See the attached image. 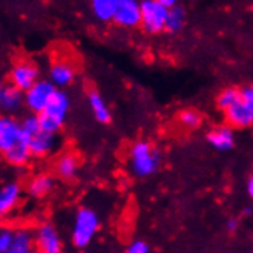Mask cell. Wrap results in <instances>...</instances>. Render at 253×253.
<instances>
[{
    "mask_svg": "<svg viewBox=\"0 0 253 253\" xmlns=\"http://www.w3.org/2000/svg\"><path fill=\"white\" fill-rule=\"evenodd\" d=\"M0 157L14 169H23L33 160L17 117L0 114Z\"/></svg>",
    "mask_w": 253,
    "mask_h": 253,
    "instance_id": "1",
    "label": "cell"
},
{
    "mask_svg": "<svg viewBox=\"0 0 253 253\" xmlns=\"http://www.w3.org/2000/svg\"><path fill=\"white\" fill-rule=\"evenodd\" d=\"M161 160L160 149L147 140H138L129 149V170L140 180L155 175L160 170Z\"/></svg>",
    "mask_w": 253,
    "mask_h": 253,
    "instance_id": "2",
    "label": "cell"
},
{
    "mask_svg": "<svg viewBox=\"0 0 253 253\" xmlns=\"http://www.w3.org/2000/svg\"><path fill=\"white\" fill-rule=\"evenodd\" d=\"M101 227V219L95 209L89 206H80L74 213L71 227V243L80 250L92 244Z\"/></svg>",
    "mask_w": 253,
    "mask_h": 253,
    "instance_id": "3",
    "label": "cell"
},
{
    "mask_svg": "<svg viewBox=\"0 0 253 253\" xmlns=\"http://www.w3.org/2000/svg\"><path fill=\"white\" fill-rule=\"evenodd\" d=\"M71 111V98L66 91L63 89H57L52 98L49 100L48 106L39 115L40 126L43 130L51 133H60L63 129L68 115Z\"/></svg>",
    "mask_w": 253,
    "mask_h": 253,
    "instance_id": "4",
    "label": "cell"
},
{
    "mask_svg": "<svg viewBox=\"0 0 253 253\" xmlns=\"http://www.w3.org/2000/svg\"><path fill=\"white\" fill-rule=\"evenodd\" d=\"M227 125L233 129H247L253 126V84L240 87L236 101L224 112Z\"/></svg>",
    "mask_w": 253,
    "mask_h": 253,
    "instance_id": "5",
    "label": "cell"
},
{
    "mask_svg": "<svg viewBox=\"0 0 253 253\" xmlns=\"http://www.w3.org/2000/svg\"><path fill=\"white\" fill-rule=\"evenodd\" d=\"M33 236L37 253H63V238L51 221H40L33 229Z\"/></svg>",
    "mask_w": 253,
    "mask_h": 253,
    "instance_id": "6",
    "label": "cell"
},
{
    "mask_svg": "<svg viewBox=\"0 0 253 253\" xmlns=\"http://www.w3.org/2000/svg\"><path fill=\"white\" fill-rule=\"evenodd\" d=\"M141 5V28L143 31L155 36L166 31L169 8L158 3L157 0H140Z\"/></svg>",
    "mask_w": 253,
    "mask_h": 253,
    "instance_id": "7",
    "label": "cell"
},
{
    "mask_svg": "<svg viewBox=\"0 0 253 253\" xmlns=\"http://www.w3.org/2000/svg\"><path fill=\"white\" fill-rule=\"evenodd\" d=\"M39 66L29 60V58H19L12 63L9 74H8V84H12L14 87L20 89L26 92L29 87H33L40 79Z\"/></svg>",
    "mask_w": 253,
    "mask_h": 253,
    "instance_id": "8",
    "label": "cell"
},
{
    "mask_svg": "<svg viewBox=\"0 0 253 253\" xmlns=\"http://www.w3.org/2000/svg\"><path fill=\"white\" fill-rule=\"evenodd\" d=\"M26 141H28L33 158L36 160L49 158L58 151V147H60V143H62L60 133H51V132L43 130L42 127L33 132L31 135H28Z\"/></svg>",
    "mask_w": 253,
    "mask_h": 253,
    "instance_id": "9",
    "label": "cell"
},
{
    "mask_svg": "<svg viewBox=\"0 0 253 253\" xmlns=\"http://www.w3.org/2000/svg\"><path fill=\"white\" fill-rule=\"evenodd\" d=\"M57 87L51 83V80L40 79L33 87L25 92V108L29 114L40 115L44 108L48 106L49 100L55 94Z\"/></svg>",
    "mask_w": 253,
    "mask_h": 253,
    "instance_id": "10",
    "label": "cell"
},
{
    "mask_svg": "<svg viewBox=\"0 0 253 253\" xmlns=\"http://www.w3.org/2000/svg\"><path fill=\"white\" fill-rule=\"evenodd\" d=\"M25 193L20 181L11 180L0 184V219H5L19 209Z\"/></svg>",
    "mask_w": 253,
    "mask_h": 253,
    "instance_id": "11",
    "label": "cell"
},
{
    "mask_svg": "<svg viewBox=\"0 0 253 253\" xmlns=\"http://www.w3.org/2000/svg\"><path fill=\"white\" fill-rule=\"evenodd\" d=\"M77 77V68L68 57H58L49 66V80L57 89H65Z\"/></svg>",
    "mask_w": 253,
    "mask_h": 253,
    "instance_id": "12",
    "label": "cell"
},
{
    "mask_svg": "<svg viewBox=\"0 0 253 253\" xmlns=\"http://www.w3.org/2000/svg\"><path fill=\"white\" fill-rule=\"evenodd\" d=\"M117 26L132 29L141 25L140 0H120L112 20Z\"/></svg>",
    "mask_w": 253,
    "mask_h": 253,
    "instance_id": "13",
    "label": "cell"
},
{
    "mask_svg": "<svg viewBox=\"0 0 253 253\" xmlns=\"http://www.w3.org/2000/svg\"><path fill=\"white\" fill-rule=\"evenodd\" d=\"M80 172V158L76 152L65 151L58 154L54 161V175L62 181H74Z\"/></svg>",
    "mask_w": 253,
    "mask_h": 253,
    "instance_id": "14",
    "label": "cell"
},
{
    "mask_svg": "<svg viewBox=\"0 0 253 253\" xmlns=\"http://www.w3.org/2000/svg\"><path fill=\"white\" fill-rule=\"evenodd\" d=\"M206 141L218 152H229L235 147V143H236L235 130L229 125L213 126L206 133Z\"/></svg>",
    "mask_w": 253,
    "mask_h": 253,
    "instance_id": "15",
    "label": "cell"
},
{
    "mask_svg": "<svg viewBox=\"0 0 253 253\" xmlns=\"http://www.w3.org/2000/svg\"><path fill=\"white\" fill-rule=\"evenodd\" d=\"M55 189V176L48 172H40L28 178L25 184V192L29 198L33 200H43L49 197Z\"/></svg>",
    "mask_w": 253,
    "mask_h": 253,
    "instance_id": "16",
    "label": "cell"
},
{
    "mask_svg": "<svg viewBox=\"0 0 253 253\" xmlns=\"http://www.w3.org/2000/svg\"><path fill=\"white\" fill-rule=\"evenodd\" d=\"M25 108V92L14 87L12 84H6L5 91L0 100V114L16 117Z\"/></svg>",
    "mask_w": 253,
    "mask_h": 253,
    "instance_id": "17",
    "label": "cell"
},
{
    "mask_svg": "<svg viewBox=\"0 0 253 253\" xmlns=\"http://www.w3.org/2000/svg\"><path fill=\"white\" fill-rule=\"evenodd\" d=\"M87 105H89V109H91L94 118L100 125L111 123V120H112L111 109L108 106L106 100L103 98L101 94L98 91H95V89H91V91L87 92Z\"/></svg>",
    "mask_w": 253,
    "mask_h": 253,
    "instance_id": "18",
    "label": "cell"
},
{
    "mask_svg": "<svg viewBox=\"0 0 253 253\" xmlns=\"http://www.w3.org/2000/svg\"><path fill=\"white\" fill-rule=\"evenodd\" d=\"M34 250V236L33 229L29 227H17L14 232V240L6 253H29Z\"/></svg>",
    "mask_w": 253,
    "mask_h": 253,
    "instance_id": "19",
    "label": "cell"
},
{
    "mask_svg": "<svg viewBox=\"0 0 253 253\" xmlns=\"http://www.w3.org/2000/svg\"><path fill=\"white\" fill-rule=\"evenodd\" d=\"M120 0H91L94 16L100 22H112Z\"/></svg>",
    "mask_w": 253,
    "mask_h": 253,
    "instance_id": "20",
    "label": "cell"
},
{
    "mask_svg": "<svg viewBox=\"0 0 253 253\" xmlns=\"http://www.w3.org/2000/svg\"><path fill=\"white\" fill-rule=\"evenodd\" d=\"M186 25V11L183 6L175 5L173 8L169 9V16L166 22V31L170 34L180 33Z\"/></svg>",
    "mask_w": 253,
    "mask_h": 253,
    "instance_id": "21",
    "label": "cell"
},
{
    "mask_svg": "<svg viewBox=\"0 0 253 253\" xmlns=\"http://www.w3.org/2000/svg\"><path fill=\"white\" fill-rule=\"evenodd\" d=\"M178 122L180 125L184 127V129H189V130H195L201 126L203 123V115L197 111V109H183L178 115Z\"/></svg>",
    "mask_w": 253,
    "mask_h": 253,
    "instance_id": "22",
    "label": "cell"
},
{
    "mask_svg": "<svg viewBox=\"0 0 253 253\" xmlns=\"http://www.w3.org/2000/svg\"><path fill=\"white\" fill-rule=\"evenodd\" d=\"M238 95H240V87L229 86L226 89H222V91L216 97V106H218V109L222 111V112H226L233 105V103L236 101Z\"/></svg>",
    "mask_w": 253,
    "mask_h": 253,
    "instance_id": "23",
    "label": "cell"
},
{
    "mask_svg": "<svg viewBox=\"0 0 253 253\" xmlns=\"http://www.w3.org/2000/svg\"><path fill=\"white\" fill-rule=\"evenodd\" d=\"M14 232L16 229H12L8 224H0V253H6L12 244L14 240Z\"/></svg>",
    "mask_w": 253,
    "mask_h": 253,
    "instance_id": "24",
    "label": "cell"
},
{
    "mask_svg": "<svg viewBox=\"0 0 253 253\" xmlns=\"http://www.w3.org/2000/svg\"><path fill=\"white\" fill-rule=\"evenodd\" d=\"M125 253H151V246L144 240H133L126 247Z\"/></svg>",
    "mask_w": 253,
    "mask_h": 253,
    "instance_id": "25",
    "label": "cell"
},
{
    "mask_svg": "<svg viewBox=\"0 0 253 253\" xmlns=\"http://www.w3.org/2000/svg\"><path fill=\"white\" fill-rule=\"evenodd\" d=\"M238 227H240V219H238V218H233V216L227 219V222H226V229H227L230 233L236 232Z\"/></svg>",
    "mask_w": 253,
    "mask_h": 253,
    "instance_id": "26",
    "label": "cell"
},
{
    "mask_svg": "<svg viewBox=\"0 0 253 253\" xmlns=\"http://www.w3.org/2000/svg\"><path fill=\"white\" fill-rule=\"evenodd\" d=\"M246 192H247L249 198L253 201V175H250V176L247 178V183H246Z\"/></svg>",
    "mask_w": 253,
    "mask_h": 253,
    "instance_id": "27",
    "label": "cell"
},
{
    "mask_svg": "<svg viewBox=\"0 0 253 253\" xmlns=\"http://www.w3.org/2000/svg\"><path fill=\"white\" fill-rule=\"evenodd\" d=\"M157 2L158 3H161V5H165L166 8H173L175 5H176V2H178V0H157Z\"/></svg>",
    "mask_w": 253,
    "mask_h": 253,
    "instance_id": "28",
    "label": "cell"
},
{
    "mask_svg": "<svg viewBox=\"0 0 253 253\" xmlns=\"http://www.w3.org/2000/svg\"><path fill=\"white\" fill-rule=\"evenodd\" d=\"M5 82L2 80V79H0V100H2V95H3V91H5Z\"/></svg>",
    "mask_w": 253,
    "mask_h": 253,
    "instance_id": "29",
    "label": "cell"
},
{
    "mask_svg": "<svg viewBox=\"0 0 253 253\" xmlns=\"http://www.w3.org/2000/svg\"><path fill=\"white\" fill-rule=\"evenodd\" d=\"M29 253H37V252H36V250H33V252H29Z\"/></svg>",
    "mask_w": 253,
    "mask_h": 253,
    "instance_id": "30",
    "label": "cell"
}]
</instances>
